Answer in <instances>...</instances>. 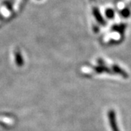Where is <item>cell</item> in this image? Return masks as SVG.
<instances>
[{
  "mask_svg": "<svg viewBox=\"0 0 131 131\" xmlns=\"http://www.w3.org/2000/svg\"><path fill=\"white\" fill-rule=\"evenodd\" d=\"M15 61H16V64L18 66H22L24 65V61H23V58L22 56L20 55V53L19 52H17L15 53Z\"/></svg>",
  "mask_w": 131,
  "mask_h": 131,
  "instance_id": "cell-4",
  "label": "cell"
},
{
  "mask_svg": "<svg viewBox=\"0 0 131 131\" xmlns=\"http://www.w3.org/2000/svg\"><path fill=\"white\" fill-rule=\"evenodd\" d=\"M113 70L117 74H120L122 77H124V78H125V79L128 78V77H129L125 71L123 70V69H122L120 67H119V66L117 65L113 66Z\"/></svg>",
  "mask_w": 131,
  "mask_h": 131,
  "instance_id": "cell-2",
  "label": "cell"
},
{
  "mask_svg": "<svg viewBox=\"0 0 131 131\" xmlns=\"http://www.w3.org/2000/svg\"><path fill=\"white\" fill-rule=\"evenodd\" d=\"M108 117L109 123H110V125H111L112 131H119L117 123L116 114H115V112H114V111L113 109H111V110L108 111Z\"/></svg>",
  "mask_w": 131,
  "mask_h": 131,
  "instance_id": "cell-1",
  "label": "cell"
},
{
  "mask_svg": "<svg viewBox=\"0 0 131 131\" xmlns=\"http://www.w3.org/2000/svg\"><path fill=\"white\" fill-rule=\"evenodd\" d=\"M95 71L97 73H99V74L103 73V72H107V73H111V72H112L106 66L102 65L98 66L95 67Z\"/></svg>",
  "mask_w": 131,
  "mask_h": 131,
  "instance_id": "cell-3",
  "label": "cell"
}]
</instances>
